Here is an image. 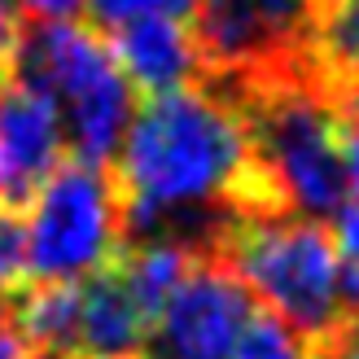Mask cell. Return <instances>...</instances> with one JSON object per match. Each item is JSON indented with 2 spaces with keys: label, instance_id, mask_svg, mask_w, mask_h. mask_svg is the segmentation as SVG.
<instances>
[{
  "label": "cell",
  "instance_id": "obj_18",
  "mask_svg": "<svg viewBox=\"0 0 359 359\" xmlns=\"http://www.w3.org/2000/svg\"><path fill=\"white\" fill-rule=\"evenodd\" d=\"M35 22H66V18H75L83 9V0H18Z\"/></svg>",
  "mask_w": 359,
  "mask_h": 359
},
{
  "label": "cell",
  "instance_id": "obj_10",
  "mask_svg": "<svg viewBox=\"0 0 359 359\" xmlns=\"http://www.w3.org/2000/svg\"><path fill=\"white\" fill-rule=\"evenodd\" d=\"M149 316L123 285L114 259L83 276V307H79V355L83 359H140L149 342Z\"/></svg>",
  "mask_w": 359,
  "mask_h": 359
},
{
  "label": "cell",
  "instance_id": "obj_17",
  "mask_svg": "<svg viewBox=\"0 0 359 359\" xmlns=\"http://www.w3.org/2000/svg\"><path fill=\"white\" fill-rule=\"evenodd\" d=\"M0 359H40V355H35V346L22 337V329L13 325L9 307H0Z\"/></svg>",
  "mask_w": 359,
  "mask_h": 359
},
{
  "label": "cell",
  "instance_id": "obj_13",
  "mask_svg": "<svg viewBox=\"0 0 359 359\" xmlns=\"http://www.w3.org/2000/svg\"><path fill=\"white\" fill-rule=\"evenodd\" d=\"M31 245H27V224L22 215L0 210V307H9L31 285Z\"/></svg>",
  "mask_w": 359,
  "mask_h": 359
},
{
  "label": "cell",
  "instance_id": "obj_9",
  "mask_svg": "<svg viewBox=\"0 0 359 359\" xmlns=\"http://www.w3.org/2000/svg\"><path fill=\"white\" fill-rule=\"evenodd\" d=\"M114 57L145 97L184 88L189 79H202V48L184 18H132L114 27Z\"/></svg>",
  "mask_w": 359,
  "mask_h": 359
},
{
  "label": "cell",
  "instance_id": "obj_15",
  "mask_svg": "<svg viewBox=\"0 0 359 359\" xmlns=\"http://www.w3.org/2000/svg\"><path fill=\"white\" fill-rule=\"evenodd\" d=\"M18 44H22V22H18V9H13V0H0V83L13 75Z\"/></svg>",
  "mask_w": 359,
  "mask_h": 359
},
{
  "label": "cell",
  "instance_id": "obj_8",
  "mask_svg": "<svg viewBox=\"0 0 359 359\" xmlns=\"http://www.w3.org/2000/svg\"><path fill=\"white\" fill-rule=\"evenodd\" d=\"M66 118L44 88L22 75L0 83V210L27 215L66 158Z\"/></svg>",
  "mask_w": 359,
  "mask_h": 359
},
{
  "label": "cell",
  "instance_id": "obj_7",
  "mask_svg": "<svg viewBox=\"0 0 359 359\" xmlns=\"http://www.w3.org/2000/svg\"><path fill=\"white\" fill-rule=\"evenodd\" d=\"M255 290L219 250H197L189 276L154 325V351L140 359H232L245 325L255 320Z\"/></svg>",
  "mask_w": 359,
  "mask_h": 359
},
{
  "label": "cell",
  "instance_id": "obj_2",
  "mask_svg": "<svg viewBox=\"0 0 359 359\" xmlns=\"http://www.w3.org/2000/svg\"><path fill=\"white\" fill-rule=\"evenodd\" d=\"M219 93L241 110L250 149L285 197V206L311 219L346 206L351 171L342 149V118L311 79H259Z\"/></svg>",
  "mask_w": 359,
  "mask_h": 359
},
{
  "label": "cell",
  "instance_id": "obj_1",
  "mask_svg": "<svg viewBox=\"0 0 359 359\" xmlns=\"http://www.w3.org/2000/svg\"><path fill=\"white\" fill-rule=\"evenodd\" d=\"M110 184L123 232H154L197 206H219L237 219L294 215L250 149L241 110L210 83H184L140 105Z\"/></svg>",
  "mask_w": 359,
  "mask_h": 359
},
{
  "label": "cell",
  "instance_id": "obj_5",
  "mask_svg": "<svg viewBox=\"0 0 359 359\" xmlns=\"http://www.w3.org/2000/svg\"><path fill=\"white\" fill-rule=\"evenodd\" d=\"M316 0H197L193 35L202 79L237 88L259 79H307Z\"/></svg>",
  "mask_w": 359,
  "mask_h": 359
},
{
  "label": "cell",
  "instance_id": "obj_11",
  "mask_svg": "<svg viewBox=\"0 0 359 359\" xmlns=\"http://www.w3.org/2000/svg\"><path fill=\"white\" fill-rule=\"evenodd\" d=\"M307 79L333 110L359 101V0H316Z\"/></svg>",
  "mask_w": 359,
  "mask_h": 359
},
{
  "label": "cell",
  "instance_id": "obj_6",
  "mask_svg": "<svg viewBox=\"0 0 359 359\" xmlns=\"http://www.w3.org/2000/svg\"><path fill=\"white\" fill-rule=\"evenodd\" d=\"M123 210L105 167L62 158L31 206L27 245L35 280H83L123 250Z\"/></svg>",
  "mask_w": 359,
  "mask_h": 359
},
{
  "label": "cell",
  "instance_id": "obj_16",
  "mask_svg": "<svg viewBox=\"0 0 359 359\" xmlns=\"http://www.w3.org/2000/svg\"><path fill=\"white\" fill-rule=\"evenodd\" d=\"M337 118H342V149H346L351 189L359 193V101H355V105H342V110H337Z\"/></svg>",
  "mask_w": 359,
  "mask_h": 359
},
{
  "label": "cell",
  "instance_id": "obj_3",
  "mask_svg": "<svg viewBox=\"0 0 359 359\" xmlns=\"http://www.w3.org/2000/svg\"><path fill=\"white\" fill-rule=\"evenodd\" d=\"M206 250H219L263 307H272L311 346L325 342L346 320L342 250H337L333 232L320 228L316 219H294V215L237 219V215H224Z\"/></svg>",
  "mask_w": 359,
  "mask_h": 359
},
{
  "label": "cell",
  "instance_id": "obj_4",
  "mask_svg": "<svg viewBox=\"0 0 359 359\" xmlns=\"http://www.w3.org/2000/svg\"><path fill=\"white\" fill-rule=\"evenodd\" d=\"M13 75L31 79L62 105L75 158L97 167L110 163L132 123V79L97 27H75L70 18L22 27Z\"/></svg>",
  "mask_w": 359,
  "mask_h": 359
},
{
  "label": "cell",
  "instance_id": "obj_19",
  "mask_svg": "<svg viewBox=\"0 0 359 359\" xmlns=\"http://www.w3.org/2000/svg\"><path fill=\"white\" fill-rule=\"evenodd\" d=\"M337 250L342 259H359V206H342L337 210Z\"/></svg>",
  "mask_w": 359,
  "mask_h": 359
},
{
  "label": "cell",
  "instance_id": "obj_14",
  "mask_svg": "<svg viewBox=\"0 0 359 359\" xmlns=\"http://www.w3.org/2000/svg\"><path fill=\"white\" fill-rule=\"evenodd\" d=\"M197 0H93V18L101 27H123L132 18H193Z\"/></svg>",
  "mask_w": 359,
  "mask_h": 359
},
{
  "label": "cell",
  "instance_id": "obj_12",
  "mask_svg": "<svg viewBox=\"0 0 359 359\" xmlns=\"http://www.w3.org/2000/svg\"><path fill=\"white\" fill-rule=\"evenodd\" d=\"M232 359H316V346L298 329L285 325L276 311H255Z\"/></svg>",
  "mask_w": 359,
  "mask_h": 359
},
{
  "label": "cell",
  "instance_id": "obj_20",
  "mask_svg": "<svg viewBox=\"0 0 359 359\" xmlns=\"http://www.w3.org/2000/svg\"><path fill=\"white\" fill-rule=\"evenodd\" d=\"M342 302H346V316L359 320V259L342 263Z\"/></svg>",
  "mask_w": 359,
  "mask_h": 359
}]
</instances>
